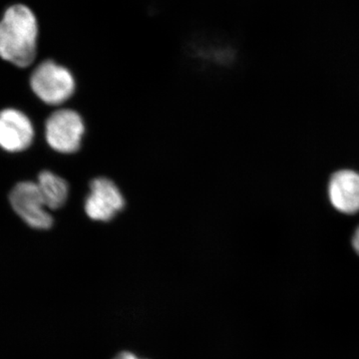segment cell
Returning <instances> with one entry per match:
<instances>
[{"instance_id": "10", "label": "cell", "mask_w": 359, "mask_h": 359, "mask_svg": "<svg viewBox=\"0 0 359 359\" xmlns=\"http://www.w3.org/2000/svg\"><path fill=\"white\" fill-rule=\"evenodd\" d=\"M114 359H139L134 354L130 353H122L119 355L116 356Z\"/></svg>"}, {"instance_id": "3", "label": "cell", "mask_w": 359, "mask_h": 359, "mask_svg": "<svg viewBox=\"0 0 359 359\" xmlns=\"http://www.w3.org/2000/svg\"><path fill=\"white\" fill-rule=\"evenodd\" d=\"M85 124L76 111L58 110L48 118L45 136L54 150L63 154H72L81 147Z\"/></svg>"}, {"instance_id": "8", "label": "cell", "mask_w": 359, "mask_h": 359, "mask_svg": "<svg viewBox=\"0 0 359 359\" xmlns=\"http://www.w3.org/2000/svg\"><path fill=\"white\" fill-rule=\"evenodd\" d=\"M40 194L48 209L57 210L67 201L69 188L65 179L49 171L42 172L37 182Z\"/></svg>"}, {"instance_id": "6", "label": "cell", "mask_w": 359, "mask_h": 359, "mask_svg": "<svg viewBox=\"0 0 359 359\" xmlns=\"http://www.w3.org/2000/svg\"><path fill=\"white\" fill-rule=\"evenodd\" d=\"M328 199L337 211L346 215L359 212V173L344 169L335 172L328 181Z\"/></svg>"}, {"instance_id": "2", "label": "cell", "mask_w": 359, "mask_h": 359, "mask_svg": "<svg viewBox=\"0 0 359 359\" xmlns=\"http://www.w3.org/2000/svg\"><path fill=\"white\" fill-rule=\"evenodd\" d=\"M32 87L43 102L60 105L74 93L75 80L67 68L45 61L33 72Z\"/></svg>"}, {"instance_id": "1", "label": "cell", "mask_w": 359, "mask_h": 359, "mask_svg": "<svg viewBox=\"0 0 359 359\" xmlns=\"http://www.w3.org/2000/svg\"><path fill=\"white\" fill-rule=\"evenodd\" d=\"M37 21L28 7L7 9L0 21V57L20 67H27L36 55Z\"/></svg>"}, {"instance_id": "7", "label": "cell", "mask_w": 359, "mask_h": 359, "mask_svg": "<svg viewBox=\"0 0 359 359\" xmlns=\"http://www.w3.org/2000/svg\"><path fill=\"white\" fill-rule=\"evenodd\" d=\"M32 122L23 113L14 109L0 112V146L9 152L29 147L33 140Z\"/></svg>"}, {"instance_id": "4", "label": "cell", "mask_w": 359, "mask_h": 359, "mask_svg": "<svg viewBox=\"0 0 359 359\" xmlns=\"http://www.w3.org/2000/svg\"><path fill=\"white\" fill-rule=\"evenodd\" d=\"M124 208V196L112 180L100 177L90 183V193L84 205L85 212L90 219L107 223Z\"/></svg>"}, {"instance_id": "9", "label": "cell", "mask_w": 359, "mask_h": 359, "mask_svg": "<svg viewBox=\"0 0 359 359\" xmlns=\"http://www.w3.org/2000/svg\"><path fill=\"white\" fill-rule=\"evenodd\" d=\"M351 244H353V250L359 256V226L354 231L353 238H351Z\"/></svg>"}, {"instance_id": "5", "label": "cell", "mask_w": 359, "mask_h": 359, "mask_svg": "<svg viewBox=\"0 0 359 359\" xmlns=\"http://www.w3.org/2000/svg\"><path fill=\"white\" fill-rule=\"evenodd\" d=\"M11 203L14 211L32 228L47 230L53 224L36 183L18 184L11 191Z\"/></svg>"}]
</instances>
